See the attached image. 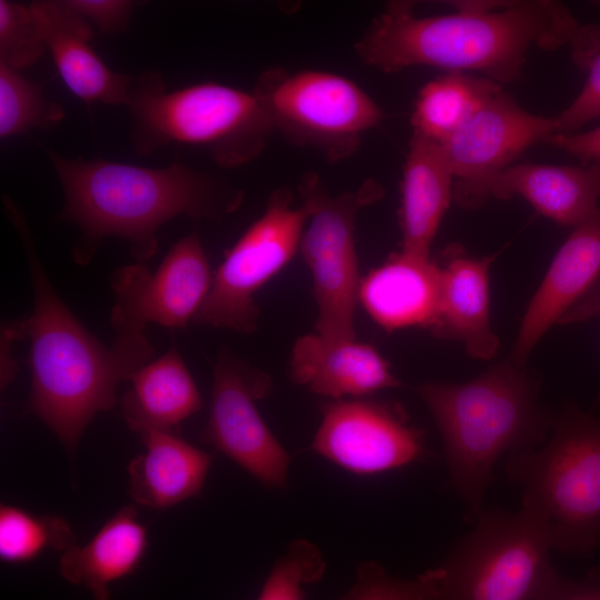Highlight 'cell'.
<instances>
[{"label":"cell","mask_w":600,"mask_h":600,"mask_svg":"<svg viewBox=\"0 0 600 600\" xmlns=\"http://www.w3.org/2000/svg\"><path fill=\"white\" fill-rule=\"evenodd\" d=\"M491 196L521 197L544 217L574 228L600 208V163L512 164L496 178Z\"/></svg>","instance_id":"21"},{"label":"cell","mask_w":600,"mask_h":600,"mask_svg":"<svg viewBox=\"0 0 600 600\" xmlns=\"http://www.w3.org/2000/svg\"><path fill=\"white\" fill-rule=\"evenodd\" d=\"M383 194L372 180L332 194L317 172L299 182L307 212L299 250L308 266L317 303L316 332L331 339H356V309L361 282L356 250V221L364 207Z\"/></svg>","instance_id":"9"},{"label":"cell","mask_w":600,"mask_h":600,"mask_svg":"<svg viewBox=\"0 0 600 600\" xmlns=\"http://www.w3.org/2000/svg\"><path fill=\"white\" fill-rule=\"evenodd\" d=\"M148 544V529L137 508L124 506L89 542L62 553L59 572L68 582L87 588L96 600H110L109 587L138 569Z\"/></svg>","instance_id":"23"},{"label":"cell","mask_w":600,"mask_h":600,"mask_svg":"<svg viewBox=\"0 0 600 600\" xmlns=\"http://www.w3.org/2000/svg\"><path fill=\"white\" fill-rule=\"evenodd\" d=\"M416 391L440 431L448 484L473 523L497 461L506 452L536 448L550 432L553 416L538 402L537 379L512 359L468 381H427Z\"/></svg>","instance_id":"4"},{"label":"cell","mask_w":600,"mask_h":600,"mask_svg":"<svg viewBox=\"0 0 600 600\" xmlns=\"http://www.w3.org/2000/svg\"><path fill=\"white\" fill-rule=\"evenodd\" d=\"M493 256L474 258L450 246L440 266L441 286L434 336L461 342L468 354L492 359L499 339L490 316V267Z\"/></svg>","instance_id":"19"},{"label":"cell","mask_w":600,"mask_h":600,"mask_svg":"<svg viewBox=\"0 0 600 600\" xmlns=\"http://www.w3.org/2000/svg\"><path fill=\"white\" fill-rule=\"evenodd\" d=\"M501 90L498 82L483 76L447 72L419 91L411 117L412 132L443 143Z\"/></svg>","instance_id":"25"},{"label":"cell","mask_w":600,"mask_h":600,"mask_svg":"<svg viewBox=\"0 0 600 600\" xmlns=\"http://www.w3.org/2000/svg\"><path fill=\"white\" fill-rule=\"evenodd\" d=\"M144 451L128 466L129 494L136 504L166 510L200 494L213 456L172 431L137 433Z\"/></svg>","instance_id":"20"},{"label":"cell","mask_w":600,"mask_h":600,"mask_svg":"<svg viewBox=\"0 0 600 600\" xmlns=\"http://www.w3.org/2000/svg\"><path fill=\"white\" fill-rule=\"evenodd\" d=\"M600 313V208L572 228L554 254L520 323L512 360L524 361L554 326Z\"/></svg>","instance_id":"15"},{"label":"cell","mask_w":600,"mask_h":600,"mask_svg":"<svg viewBox=\"0 0 600 600\" xmlns=\"http://www.w3.org/2000/svg\"><path fill=\"white\" fill-rule=\"evenodd\" d=\"M47 154L64 196L58 218L79 228L72 257L82 266L108 237L126 240L136 261L146 263L157 252L156 232L167 221L182 214L220 219L243 199L242 190L219 176L178 162L147 168L66 158L51 150Z\"/></svg>","instance_id":"3"},{"label":"cell","mask_w":600,"mask_h":600,"mask_svg":"<svg viewBox=\"0 0 600 600\" xmlns=\"http://www.w3.org/2000/svg\"><path fill=\"white\" fill-rule=\"evenodd\" d=\"M540 600H600V572L578 581L557 572Z\"/></svg>","instance_id":"33"},{"label":"cell","mask_w":600,"mask_h":600,"mask_svg":"<svg viewBox=\"0 0 600 600\" xmlns=\"http://www.w3.org/2000/svg\"><path fill=\"white\" fill-rule=\"evenodd\" d=\"M63 108L42 87L19 70L0 63V137L8 139L33 129L49 130L63 121Z\"/></svg>","instance_id":"27"},{"label":"cell","mask_w":600,"mask_h":600,"mask_svg":"<svg viewBox=\"0 0 600 600\" xmlns=\"http://www.w3.org/2000/svg\"><path fill=\"white\" fill-rule=\"evenodd\" d=\"M2 202L22 242L32 286V312L23 320L30 340L27 410L71 454L93 417L114 407L118 384L153 360L156 350L148 337H116L111 348L98 341L53 289L23 212L7 196Z\"/></svg>","instance_id":"2"},{"label":"cell","mask_w":600,"mask_h":600,"mask_svg":"<svg viewBox=\"0 0 600 600\" xmlns=\"http://www.w3.org/2000/svg\"><path fill=\"white\" fill-rule=\"evenodd\" d=\"M310 448L356 474L394 470L426 453L421 431L400 409L366 397L324 402Z\"/></svg>","instance_id":"14"},{"label":"cell","mask_w":600,"mask_h":600,"mask_svg":"<svg viewBox=\"0 0 600 600\" xmlns=\"http://www.w3.org/2000/svg\"><path fill=\"white\" fill-rule=\"evenodd\" d=\"M57 70L86 102L127 107L132 76L110 69L91 47L92 26L67 0L29 4Z\"/></svg>","instance_id":"16"},{"label":"cell","mask_w":600,"mask_h":600,"mask_svg":"<svg viewBox=\"0 0 600 600\" xmlns=\"http://www.w3.org/2000/svg\"><path fill=\"white\" fill-rule=\"evenodd\" d=\"M46 49L30 7L0 0V63L21 71L33 66Z\"/></svg>","instance_id":"31"},{"label":"cell","mask_w":600,"mask_h":600,"mask_svg":"<svg viewBox=\"0 0 600 600\" xmlns=\"http://www.w3.org/2000/svg\"><path fill=\"white\" fill-rule=\"evenodd\" d=\"M551 550L523 509H483L440 564L437 600H540L557 574Z\"/></svg>","instance_id":"7"},{"label":"cell","mask_w":600,"mask_h":600,"mask_svg":"<svg viewBox=\"0 0 600 600\" xmlns=\"http://www.w3.org/2000/svg\"><path fill=\"white\" fill-rule=\"evenodd\" d=\"M554 133V117L533 114L499 91L441 143L453 176V201L481 208L492 197L496 178L526 149Z\"/></svg>","instance_id":"13"},{"label":"cell","mask_w":600,"mask_h":600,"mask_svg":"<svg viewBox=\"0 0 600 600\" xmlns=\"http://www.w3.org/2000/svg\"><path fill=\"white\" fill-rule=\"evenodd\" d=\"M271 390L272 380L267 373L222 348L213 367L210 410L201 440L262 486L284 489L290 456L257 407Z\"/></svg>","instance_id":"11"},{"label":"cell","mask_w":600,"mask_h":600,"mask_svg":"<svg viewBox=\"0 0 600 600\" xmlns=\"http://www.w3.org/2000/svg\"><path fill=\"white\" fill-rule=\"evenodd\" d=\"M289 366L292 381L331 400L401 386L388 360L373 346L356 339L303 334L292 346Z\"/></svg>","instance_id":"17"},{"label":"cell","mask_w":600,"mask_h":600,"mask_svg":"<svg viewBox=\"0 0 600 600\" xmlns=\"http://www.w3.org/2000/svg\"><path fill=\"white\" fill-rule=\"evenodd\" d=\"M70 524L61 517L36 514L1 504L0 559L10 564L29 563L47 550L64 552L77 544Z\"/></svg>","instance_id":"26"},{"label":"cell","mask_w":600,"mask_h":600,"mask_svg":"<svg viewBox=\"0 0 600 600\" xmlns=\"http://www.w3.org/2000/svg\"><path fill=\"white\" fill-rule=\"evenodd\" d=\"M121 399L129 428L172 431L202 408L199 389L176 347L138 369Z\"/></svg>","instance_id":"24"},{"label":"cell","mask_w":600,"mask_h":600,"mask_svg":"<svg viewBox=\"0 0 600 600\" xmlns=\"http://www.w3.org/2000/svg\"><path fill=\"white\" fill-rule=\"evenodd\" d=\"M126 108L131 142L141 156L171 144L192 146L229 169L253 161L274 133L253 90L203 82L169 91L153 71L133 77Z\"/></svg>","instance_id":"5"},{"label":"cell","mask_w":600,"mask_h":600,"mask_svg":"<svg viewBox=\"0 0 600 600\" xmlns=\"http://www.w3.org/2000/svg\"><path fill=\"white\" fill-rule=\"evenodd\" d=\"M571 54L576 66L587 72V79L571 104L554 117L558 134L574 133L600 118V27L586 24Z\"/></svg>","instance_id":"29"},{"label":"cell","mask_w":600,"mask_h":600,"mask_svg":"<svg viewBox=\"0 0 600 600\" xmlns=\"http://www.w3.org/2000/svg\"><path fill=\"white\" fill-rule=\"evenodd\" d=\"M252 90L274 133L334 163L352 157L363 136L384 118L380 106L356 82L328 71L271 68L259 76Z\"/></svg>","instance_id":"8"},{"label":"cell","mask_w":600,"mask_h":600,"mask_svg":"<svg viewBox=\"0 0 600 600\" xmlns=\"http://www.w3.org/2000/svg\"><path fill=\"white\" fill-rule=\"evenodd\" d=\"M453 176L441 143L412 132L401 181V250L430 257V247L453 201Z\"/></svg>","instance_id":"22"},{"label":"cell","mask_w":600,"mask_h":600,"mask_svg":"<svg viewBox=\"0 0 600 600\" xmlns=\"http://www.w3.org/2000/svg\"><path fill=\"white\" fill-rule=\"evenodd\" d=\"M547 143L574 156L582 164L600 163V126L583 132L556 133Z\"/></svg>","instance_id":"34"},{"label":"cell","mask_w":600,"mask_h":600,"mask_svg":"<svg viewBox=\"0 0 600 600\" xmlns=\"http://www.w3.org/2000/svg\"><path fill=\"white\" fill-rule=\"evenodd\" d=\"M451 6L452 13L419 17L410 1L389 2L354 43L357 57L383 73L423 66L513 83L529 49L571 47L583 26L557 1H504L493 10L478 1Z\"/></svg>","instance_id":"1"},{"label":"cell","mask_w":600,"mask_h":600,"mask_svg":"<svg viewBox=\"0 0 600 600\" xmlns=\"http://www.w3.org/2000/svg\"><path fill=\"white\" fill-rule=\"evenodd\" d=\"M213 281L207 253L196 232L174 243L158 269L136 262L111 277L114 306L110 321L116 337H146L149 323L181 329L192 321Z\"/></svg>","instance_id":"12"},{"label":"cell","mask_w":600,"mask_h":600,"mask_svg":"<svg viewBox=\"0 0 600 600\" xmlns=\"http://www.w3.org/2000/svg\"><path fill=\"white\" fill-rule=\"evenodd\" d=\"M324 570L320 550L307 540H294L273 563L256 600H306L303 587L318 582Z\"/></svg>","instance_id":"30"},{"label":"cell","mask_w":600,"mask_h":600,"mask_svg":"<svg viewBox=\"0 0 600 600\" xmlns=\"http://www.w3.org/2000/svg\"><path fill=\"white\" fill-rule=\"evenodd\" d=\"M440 566L426 570L414 578L403 579L390 574L376 561L361 562L352 587L341 600H437Z\"/></svg>","instance_id":"28"},{"label":"cell","mask_w":600,"mask_h":600,"mask_svg":"<svg viewBox=\"0 0 600 600\" xmlns=\"http://www.w3.org/2000/svg\"><path fill=\"white\" fill-rule=\"evenodd\" d=\"M91 26L111 34L127 31L134 2L128 0H67Z\"/></svg>","instance_id":"32"},{"label":"cell","mask_w":600,"mask_h":600,"mask_svg":"<svg viewBox=\"0 0 600 600\" xmlns=\"http://www.w3.org/2000/svg\"><path fill=\"white\" fill-rule=\"evenodd\" d=\"M306 223L307 212L293 203L292 192L274 190L263 213L213 272L210 292L192 322L252 333L259 319L256 293L292 260Z\"/></svg>","instance_id":"10"},{"label":"cell","mask_w":600,"mask_h":600,"mask_svg":"<svg viewBox=\"0 0 600 600\" xmlns=\"http://www.w3.org/2000/svg\"><path fill=\"white\" fill-rule=\"evenodd\" d=\"M441 270L430 257L400 250L361 278L358 300L386 331L432 329L440 299Z\"/></svg>","instance_id":"18"},{"label":"cell","mask_w":600,"mask_h":600,"mask_svg":"<svg viewBox=\"0 0 600 600\" xmlns=\"http://www.w3.org/2000/svg\"><path fill=\"white\" fill-rule=\"evenodd\" d=\"M550 432L540 449L509 454L506 471L551 549L589 556L600 544V419L568 409Z\"/></svg>","instance_id":"6"}]
</instances>
